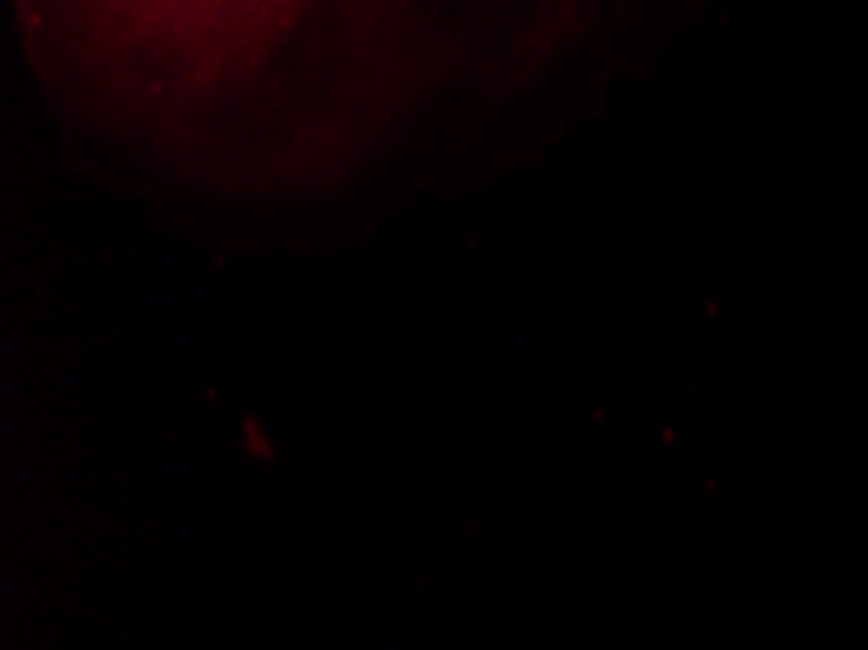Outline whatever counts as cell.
<instances>
[{"instance_id":"6da1fadb","label":"cell","mask_w":868,"mask_h":650,"mask_svg":"<svg viewBox=\"0 0 868 650\" xmlns=\"http://www.w3.org/2000/svg\"><path fill=\"white\" fill-rule=\"evenodd\" d=\"M117 43H148L160 55L215 67L242 55L261 32L281 28L285 0H82Z\"/></svg>"}]
</instances>
